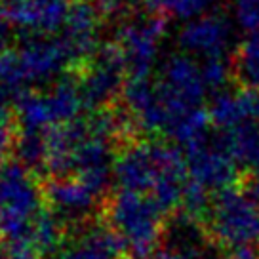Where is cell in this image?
I'll use <instances>...</instances> for the list:
<instances>
[{"mask_svg": "<svg viewBox=\"0 0 259 259\" xmlns=\"http://www.w3.org/2000/svg\"><path fill=\"white\" fill-rule=\"evenodd\" d=\"M113 176L124 191L151 194L162 210L183 204L189 183L185 154L166 143H136L114 158Z\"/></svg>", "mask_w": 259, "mask_h": 259, "instance_id": "obj_1", "label": "cell"}, {"mask_svg": "<svg viewBox=\"0 0 259 259\" xmlns=\"http://www.w3.org/2000/svg\"><path fill=\"white\" fill-rule=\"evenodd\" d=\"M76 63L63 36H29L16 50L0 54V82L8 92L50 84Z\"/></svg>", "mask_w": 259, "mask_h": 259, "instance_id": "obj_2", "label": "cell"}, {"mask_svg": "<svg viewBox=\"0 0 259 259\" xmlns=\"http://www.w3.org/2000/svg\"><path fill=\"white\" fill-rule=\"evenodd\" d=\"M164 213L151 194L120 189L109 202L107 218L122 248L145 259L158 251L164 238Z\"/></svg>", "mask_w": 259, "mask_h": 259, "instance_id": "obj_3", "label": "cell"}, {"mask_svg": "<svg viewBox=\"0 0 259 259\" xmlns=\"http://www.w3.org/2000/svg\"><path fill=\"white\" fill-rule=\"evenodd\" d=\"M44 210V193L32 181L29 168L8 162L0 168V238L29 240L34 219Z\"/></svg>", "mask_w": 259, "mask_h": 259, "instance_id": "obj_4", "label": "cell"}, {"mask_svg": "<svg viewBox=\"0 0 259 259\" xmlns=\"http://www.w3.org/2000/svg\"><path fill=\"white\" fill-rule=\"evenodd\" d=\"M156 88L168 118L164 134L168 138L187 114L202 109L204 97L210 92L202 73V63L185 52L174 54L164 61Z\"/></svg>", "mask_w": 259, "mask_h": 259, "instance_id": "obj_5", "label": "cell"}, {"mask_svg": "<svg viewBox=\"0 0 259 259\" xmlns=\"http://www.w3.org/2000/svg\"><path fill=\"white\" fill-rule=\"evenodd\" d=\"M213 242L231 250H251L259 244V200L244 187L225 189L211 200L206 215Z\"/></svg>", "mask_w": 259, "mask_h": 259, "instance_id": "obj_6", "label": "cell"}, {"mask_svg": "<svg viewBox=\"0 0 259 259\" xmlns=\"http://www.w3.org/2000/svg\"><path fill=\"white\" fill-rule=\"evenodd\" d=\"M84 109L78 80L63 78L46 92H23L17 97L16 114L21 132L46 134L52 128L78 120Z\"/></svg>", "mask_w": 259, "mask_h": 259, "instance_id": "obj_7", "label": "cell"}, {"mask_svg": "<svg viewBox=\"0 0 259 259\" xmlns=\"http://www.w3.org/2000/svg\"><path fill=\"white\" fill-rule=\"evenodd\" d=\"M164 36L166 19L156 12L130 17L118 27L114 44L120 50L130 76H151L160 56Z\"/></svg>", "mask_w": 259, "mask_h": 259, "instance_id": "obj_8", "label": "cell"}, {"mask_svg": "<svg viewBox=\"0 0 259 259\" xmlns=\"http://www.w3.org/2000/svg\"><path fill=\"white\" fill-rule=\"evenodd\" d=\"M185 162L189 181L206 189L208 193L231 189L238 176V164L229 153L223 139L211 138L210 134L185 147Z\"/></svg>", "mask_w": 259, "mask_h": 259, "instance_id": "obj_9", "label": "cell"}, {"mask_svg": "<svg viewBox=\"0 0 259 259\" xmlns=\"http://www.w3.org/2000/svg\"><path fill=\"white\" fill-rule=\"evenodd\" d=\"M124 71L126 65L114 42L107 44L92 59H88V65L78 78L86 109H97L113 101L122 88Z\"/></svg>", "mask_w": 259, "mask_h": 259, "instance_id": "obj_10", "label": "cell"}, {"mask_svg": "<svg viewBox=\"0 0 259 259\" xmlns=\"http://www.w3.org/2000/svg\"><path fill=\"white\" fill-rule=\"evenodd\" d=\"M233 23L225 16L211 12L185 23L178 36L181 50L202 61L213 57H227L229 50L233 48Z\"/></svg>", "mask_w": 259, "mask_h": 259, "instance_id": "obj_11", "label": "cell"}, {"mask_svg": "<svg viewBox=\"0 0 259 259\" xmlns=\"http://www.w3.org/2000/svg\"><path fill=\"white\" fill-rule=\"evenodd\" d=\"M71 0H4L8 21L29 36H54L65 27Z\"/></svg>", "mask_w": 259, "mask_h": 259, "instance_id": "obj_12", "label": "cell"}, {"mask_svg": "<svg viewBox=\"0 0 259 259\" xmlns=\"http://www.w3.org/2000/svg\"><path fill=\"white\" fill-rule=\"evenodd\" d=\"M52 210L61 221H80L88 218L97 206L101 194L78 176H59L46 187Z\"/></svg>", "mask_w": 259, "mask_h": 259, "instance_id": "obj_13", "label": "cell"}, {"mask_svg": "<svg viewBox=\"0 0 259 259\" xmlns=\"http://www.w3.org/2000/svg\"><path fill=\"white\" fill-rule=\"evenodd\" d=\"M101 29V10L94 0H73L63 27V38L76 61L96 56Z\"/></svg>", "mask_w": 259, "mask_h": 259, "instance_id": "obj_14", "label": "cell"}, {"mask_svg": "<svg viewBox=\"0 0 259 259\" xmlns=\"http://www.w3.org/2000/svg\"><path fill=\"white\" fill-rule=\"evenodd\" d=\"M206 238L196 221L187 215L170 227V240L164 248H158L154 259H208Z\"/></svg>", "mask_w": 259, "mask_h": 259, "instance_id": "obj_15", "label": "cell"}, {"mask_svg": "<svg viewBox=\"0 0 259 259\" xmlns=\"http://www.w3.org/2000/svg\"><path fill=\"white\" fill-rule=\"evenodd\" d=\"M124 250L120 240L111 229L94 227L67 244L57 253V259H116L118 251Z\"/></svg>", "mask_w": 259, "mask_h": 259, "instance_id": "obj_16", "label": "cell"}, {"mask_svg": "<svg viewBox=\"0 0 259 259\" xmlns=\"http://www.w3.org/2000/svg\"><path fill=\"white\" fill-rule=\"evenodd\" d=\"M219 138L240 168L250 174L259 171V122H242L221 132Z\"/></svg>", "mask_w": 259, "mask_h": 259, "instance_id": "obj_17", "label": "cell"}, {"mask_svg": "<svg viewBox=\"0 0 259 259\" xmlns=\"http://www.w3.org/2000/svg\"><path fill=\"white\" fill-rule=\"evenodd\" d=\"M31 244L40 251L42 255H54L61 251L63 244V221L57 218L54 211L42 210L38 218L34 219L29 236Z\"/></svg>", "mask_w": 259, "mask_h": 259, "instance_id": "obj_18", "label": "cell"}, {"mask_svg": "<svg viewBox=\"0 0 259 259\" xmlns=\"http://www.w3.org/2000/svg\"><path fill=\"white\" fill-rule=\"evenodd\" d=\"M213 2L215 0H149L156 14L185 23L210 14Z\"/></svg>", "mask_w": 259, "mask_h": 259, "instance_id": "obj_19", "label": "cell"}, {"mask_svg": "<svg viewBox=\"0 0 259 259\" xmlns=\"http://www.w3.org/2000/svg\"><path fill=\"white\" fill-rule=\"evenodd\" d=\"M236 73L248 88L259 90V34L248 36L236 56Z\"/></svg>", "mask_w": 259, "mask_h": 259, "instance_id": "obj_20", "label": "cell"}, {"mask_svg": "<svg viewBox=\"0 0 259 259\" xmlns=\"http://www.w3.org/2000/svg\"><path fill=\"white\" fill-rule=\"evenodd\" d=\"M235 25L248 36L259 34V0H233Z\"/></svg>", "mask_w": 259, "mask_h": 259, "instance_id": "obj_21", "label": "cell"}, {"mask_svg": "<svg viewBox=\"0 0 259 259\" xmlns=\"http://www.w3.org/2000/svg\"><path fill=\"white\" fill-rule=\"evenodd\" d=\"M202 73L206 78V84L210 92H223L225 84L229 82L231 69L225 57H213V59H204L202 61Z\"/></svg>", "mask_w": 259, "mask_h": 259, "instance_id": "obj_22", "label": "cell"}, {"mask_svg": "<svg viewBox=\"0 0 259 259\" xmlns=\"http://www.w3.org/2000/svg\"><path fill=\"white\" fill-rule=\"evenodd\" d=\"M0 259H44V255L32 246L31 240H16L4 244Z\"/></svg>", "mask_w": 259, "mask_h": 259, "instance_id": "obj_23", "label": "cell"}, {"mask_svg": "<svg viewBox=\"0 0 259 259\" xmlns=\"http://www.w3.org/2000/svg\"><path fill=\"white\" fill-rule=\"evenodd\" d=\"M96 6L105 14H118L122 10H128L136 6L139 0H94Z\"/></svg>", "mask_w": 259, "mask_h": 259, "instance_id": "obj_24", "label": "cell"}, {"mask_svg": "<svg viewBox=\"0 0 259 259\" xmlns=\"http://www.w3.org/2000/svg\"><path fill=\"white\" fill-rule=\"evenodd\" d=\"M14 145V136H12V130H10L6 118H0V168H2V162L4 156L8 153V149Z\"/></svg>", "mask_w": 259, "mask_h": 259, "instance_id": "obj_25", "label": "cell"}, {"mask_svg": "<svg viewBox=\"0 0 259 259\" xmlns=\"http://www.w3.org/2000/svg\"><path fill=\"white\" fill-rule=\"evenodd\" d=\"M221 259H259L251 250H233Z\"/></svg>", "mask_w": 259, "mask_h": 259, "instance_id": "obj_26", "label": "cell"}, {"mask_svg": "<svg viewBox=\"0 0 259 259\" xmlns=\"http://www.w3.org/2000/svg\"><path fill=\"white\" fill-rule=\"evenodd\" d=\"M8 113V90L0 82V118H6Z\"/></svg>", "mask_w": 259, "mask_h": 259, "instance_id": "obj_27", "label": "cell"}, {"mask_svg": "<svg viewBox=\"0 0 259 259\" xmlns=\"http://www.w3.org/2000/svg\"><path fill=\"white\" fill-rule=\"evenodd\" d=\"M120 259H143V257H136V255H126V257H120Z\"/></svg>", "mask_w": 259, "mask_h": 259, "instance_id": "obj_28", "label": "cell"}, {"mask_svg": "<svg viewBox=\"0 0 259 259\" xmlns=\"http://www.w3.org/2000/svg\"><path fill=\"white\" fill-rule=\"evenodd\" d=\"M0 251H2V248H0Z\"/></svg>", "mask_w": 259, "mask_h": 259, "instance_id": "obj_29", "label": "cell"}]
</instances>
